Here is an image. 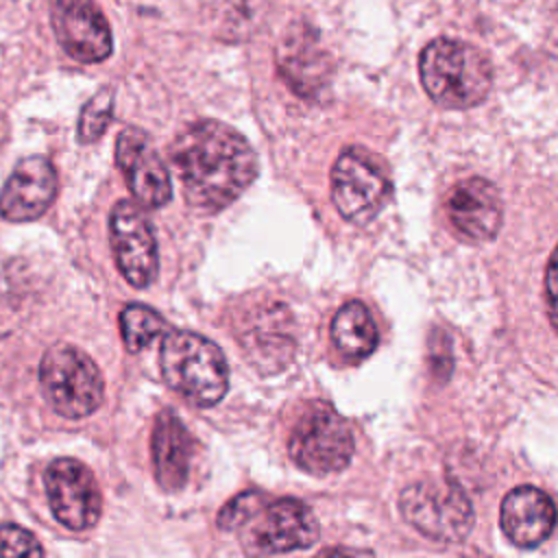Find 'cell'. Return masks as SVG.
<instances>
[{
	"mask_svg": "<svg viewBox=\"0 0 558 558\" xmlns=\"http://www.w3.org/2000/svg\"><path fill=\"white\" fill-rule=\"evenodd\" d=\"M113 118V92L109 87L98 89L81 109L78 116V142L92 144L96 142L109 126Z\"/></svg>",
	"mask_w": 558,
	"mask_h": 558,
	"instance_id": "obj_21",
	"label": "cell"
},
{
	"mask_svg": "<svg viewBox=\"0 0 558 558\" xmlns=\"http://www.w3.org/2000/svg\"><path fill=\"white\" fill-rule=\"evenodd\" d=\"M377 327L368 307L360 301L344 303L331 320V342L336 351L349 360L360 362L377 347Z\"/></svg>",
	"mask_w": 558,
	"mask_h": 558,
	"instance_id": "obj_19",
	"label": "cell"
},
{
	"mask_svg": "<svg viewBox=\"0 0 558 558\" xmlns=\"http://www.w3.org/2000/svg\"><path fill=\"white\" fill-rule=\"evenodd\" d=\"M39 386L52 410L65 418H85L98 410L105 381L96 362L74 344H52L39 362Z\"/></svg>",
	"mask_w": 558,
	"mask_h": 558,
	"instance_id": "obj_4",
	"label": "cell"
},
{
	"mask_svg": "<svg viewBox=\"0 0 558 558\" xmlns=\"http://www.w3.org/2000/svg\"><path fill=\"white\" fill-rule=\"evenodd\" d=\"M109 242L120 275L133 288L153 283L159 270L157 240L148 218L133 201H118L109 214Z\"/></svg>",
	"mask_w": 558,
	"mask_h": 558,
	"instance_id": "obj_9",
	"label": "cell"
},
{
	"mask_svg": "<svg viewBox=\"0 0 558 558\" xmlns=\"http://www.w3.org/2000/svg\"><path fill=\"white\" fill-rule=\"evenodd\" d=\"M275 61L286 85L301 98L320 96L333 76V59L323 48L314 26L294 22L281 35Z\"/></svg>",
	"mask_w": 558,
	"mask_h": 558,
	"instance_id": "obj_11",
	"label": "cell"
},
{
	"mask_svg": "<svg viewBox=\"0 0 558 558\" xmlns=\"http://www.w3.org/2000/svg\"><path fill=\"white\" fill-rule=\"evenodd\" d=\"M52 31L59 46L81 63L111 54V28L94 0H52Z\"/></svg>",
	"mask_w": 558,
	"mask_h": 558,
	"instance_id": "obj_13",
	"label": "cell"
},
{
	"mask_svg": "<svg viewBox=\"0 0 558 558\" xmlns=\"http://www.w3.org/2000/svg\"><path fill=\"white\" fill-rule=\"evenodd\" d=\"M46 495L54 519L68 530L92 527L102 510V495L94 473L74 458H57L44 473Z\"/></svg>",
	"mask_w": 558,
	"mask_h": 558,
	"instance_id": "obj_10",
	"label": "cell"
},
{
	"mask_svg": "<svg viewBox=\"0 0 558 558\" xmlns=\"http://www.w3.org/2000/svg\"><path fill=\"white\" fill-rule=\"evenodd\" d=\"M244 347L253 351L255 362L268 368H281L294 351L292 316L281 305L257 310L244 331Z\"/></svg>",
	"mask_w": 558,
	"mask_h": 558,
	"instance_id": "obj_18",
	"label": "cell"
},
{
	"mask_svg": "<svg viewBox=\"0 0 558 558\" xmlns=\"http://www.w3.org/2000/svg\"><path fill=\"white\" fill-rule=\"evenodd\" d=\"M192 451L194 440L181 418L170 410L159 412L153 425L150 456L155 480L163 490L172 493L185 486L192 464Z\"/></svg>",
	"mask_w": 558,
	"mask_h": 558,
	"instance_id": "obj_17",
	"label": "cell"
},
{
	"mask_svg": "<svg viewBox=\"0 0 558 558\" xmlns=\"http://www.w3.org/2000/svg\"><path fill=\"white\" fill-rule=\"evenodd\" d=\"M499 523L506 538L517 547H536L554 530L556 506L547 493L523 484L504 497Z\"/></svg>",
	"mask_w": 558,
	"mask_h": 558,
	"instance_id": "obj_16",
	"label": "cell"
},
{
	"mask_svg": "<svg viewBox=\"0 0 558 558\" xmlns=\"http://www.w3.org/2000/svg\"><path fill=\"white\" fill-rule=\"evenodd\" d=\"M403 519L423 536L440 543H458L473 527V506L451 482H416L401 493Z\"/></svg>",
	"mask_w": 558,
	"mask_h": 558,
	"instance_id": "obj_6",
	"label": "cell"
},
{
	"mask_svg": "<svg viewBox=\"0 0 558 558\" xmlns=\"http://www.w3.org/2000/svg\"><path fill=\"white\" fill-rule=\"evenodd\" d=\"M240 530L248 554H288L312 547L318 538L314 512L292 497L262 504Z\"/></svg>",
	"mask_w": 558,
	"mask_h": 558,
	"instance_id": "obj_8",
	"label": "cell"
},
{
	"mask_svg": "<svg viewBox=\"0 0 558 558\" xmlns=\"http://www.w3.org/2000/svg\"><path fill=\"white\" fill-rule=\"evenodd\" d=\"M57 194V172L48 157H24L7 179L0 192V216L9 222H28L39 218Z\"/></svg>",
	"mask_w": 558,
	"mask_h": 558,
	"instance_id": "obj_14",
	"label": "cell"
},
{
	"mask_svg": "<svg viewBox=\"0 0 558 558\" xmlns=\"http://www.w3.org/2000/svg\"><path fill=\"white\" fill-rule=\"evenodd\" d=\"M116 163L140 207L157 209L172 196L168 166L159 157L146 131L126 126L116 140Z\"/></svg>",
	"mask_w": 558,
	"mask_h": 558,
	"instance_id": "obj_12",
	"label": "cell"
},
{
	"mask_svg": "<svg viewBox=\"0 0 558 558\" xmlns=\"http://www.w3.org/2000/svg\"><path fill=\"white\" fill-rule=\"evenodd\" d=\"M168 331V323L148 305L131 303L120 312V336L131 353L146 349Z\"/></svg>",
	"mask_w": 558,
	"mask_h": 558,
	"instance_id": "obj_20",
	"label": "cell"
},
{
	"mask_svg": "<svg viewBox=\"0 0 558 558\" xmlns=\"http://www.w3.org/2000/svg\"><path fill=\"white\" fill-rule=\"evenodd\" d=\"M418 74L427 96L447 109L480 105L493 85L488 57L466 41L447 37L434 39L421 50Z\"/></svg>",
	"mask_w": 558,
	"mask_h": 558,
	"instance_id": "obj_2",
	"label": "cell"
},
{
	"mask_svg": "<svg viewBox=\"0 0 558 558\" xmlns=\"http://www.w3.org/2000/svg\"><path fill=\"white\" fill-rule=\"evenodd\" d=\"M159 368L166 384L198 408L216 405L229 388V368L222 351L194 331L161 336Z\"/></svg>",
	"mask_w": 558,
	"mask_h": 558,
	"instance_id": "obj_3",
	"label": "cell"
},
{
	"mask_svg": "<svg viewBox=\"0 0 558 558\" xmlns=\"http://www.w3.org/2000/svg\"><path fill=\"white\" fill-rule=\"evenodd\" d=\"M349 423L327 403H312L294 423L288 451L296 466L314 475L342 471L353 458Z\"/></svg>",
	"mask_w": 558,
	"mask_h": 558,
	"instance_id": "obj_5",
	"label": "cell"
},
{
	"mask_svg": "<svg viewBox=\"0 0 558 558\" xmlns=\"http://www.w3.org/2000/svg\"><path fill=\"white\" fill-rule=\"evenodd\" d=\"M447 216L458 235L469 242L495 238L504 216L497 187L480 177L460 181L447 198Z\"/></svg>",
	"mask_w": 558,
	"mask_h": 558,
	"instance_id": "obj_15",
	"label": "cell"
},
{
	"mask_svg": "<svg viewBox=\"0 0 558 558\" xmlns=\"http://www.w3.org/2000/svg\"><path fill=\"white\" fill-rule=\"evenodd\" d=\"M390 196V181L379 163L351 146L331 168V201L338 214L355 225L373 220Z\"/></svg>",
	"mask_w": 558,
	"mask_h": 558,
	"instance_id": "obj_7",
	"label": "cell"
},
{
	"mask_svg": "<svg viewBox=\"0 0 558 558\" xmlns=\"http://www.w3.org/2000/svg\"><path fill=\"white\" fill-rule=\"evenodd\" d=\"M170 159L185 201L201 211L225 209L257 174L251 144L235 129L218 120L187 124L174 137Z\"/></svg>",
	"mask_w": 558,
	"mask_h": 558,
	"instance_id": "obj_1",
	"label": "cell"
},
{
	"mask_svg": "<svg viewBox=\"0 0 558 558\" xmlns=\"http://www.w3.org/2000/svg\"><path fill=\"white\" fill-rule=\"evenodd\" d=\"M545 303H547L549 318L558 331V246L551 253L545 270Z\"/></svg>",
	"mask_w": 558,
	"mask_h": 558,
	"instance_id": "obj_24",
	"label": "cell"
},
{
	"mask_svg": "<svg viewBox=\"0 0 558 558\" xmlns=\"http://www.w3.org/2000/svg\"><path fill=\"white\" fill-rule=\"evenodd\" d=\"M41 554L44 549L35 538V534L13 523L0 525V556L9 558V556H41Z\"/></svg>",
	"mask_w": 558,
	"mask_h": 558,
	"instance_id": "obj_22",
	"label": "cell"
},
{
	"mask_svg": "<svg viewBox=\"0 0 558 558\" xmlns=\"http://www.w3.org/2000/svg\"><path fill=\"white\" fill-rule=\"evenodd\" d=\"M264 504V495L248 490L238 497H233L218 514V527L220 530H240V525Z\"/></svg>",
	"mask_w": 558,
	"mask_h": 558,
	"instance_id": "obj_23",
	"label": "cell"
}]
</instances>
